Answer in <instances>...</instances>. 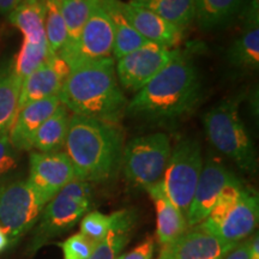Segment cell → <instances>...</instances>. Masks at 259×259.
<instances>
[{
    "label": "cell",
    "instance_id": "21",
    "mask_svg": "<svg viewBox=\"0 0 259 259\" xmlns=\"http://www.w3.org/2000/svg\"><path fill=\"white\" fill-rule=\"evenodd\" d=\"M102 4L112 19L113 31H114L113 59H120L126 54L148 44V41L132 27L127 18L122 14L120 0H102Z\"/></svg>",
    "mask_w": 259,
    "mask_h": 259
},
{
    "label": "cell",
    "instance_id": "28",
    "mask_svg": "<svg viewBox=\"0 0 259 259\" xmlns=\"http://www.w3.org/2000/svg\"><path fill=\"white\" fill-rule=\"evenodd\" d=\"M45 28L50 56H58L67 41V31L61 15L60 0H44Z\"/></svg>",
    "mask_w": 259,
    "mask_h": 259
},
{
    "label": "cell",
    "instance_id": "36",
    "mask_svg": "<svg viewBox=\"0 0 259 259\" xmlns=\"http://www.w3.org/2000/svg\"><path fill=\"white\" fill-rule=\"evenodd\" d=\"M251 259H259V240L258 235L251 239V250H250Z\"/></svg>",
    "mask_w": 259,
    "mask_h": 259
},
{
    "label": "cell",
    "instance_id": "20",
    "mask_svg": "<svg viewBox=\"0 0 259 259\" xmlns=\"http://www.w3.org/2000/svg\"><path fill=\"white\" fill-rule=\"evenodd\" d=\"M135 221L136 215L132 210H119L111 215L92 211L87 213L80 222V233L99 244L111 232L128 233Z\"/></svg>",
    "mask_w": 259,
    "mask_h": 259
},
{
    "label": "cell",
    "instance_id": "10",
    "mask_svg": "<svg viewBox=\"0 0 259 259\" xmlns=\"http://www.w3.org/2000/svg\"><path fill=\"white\" fill-rule=\"evenodd\" d=\"M180 53L179 50L148 42L116 60L115 73L119 84L130 92H139Z\"/></svg>",
    "mask_w": 259,
    "mask_h": 259
},
{
    "label": "cell",
    "instance_id": "22",
    "mask_svg": "<svg viewBox=\"0 0 259 259\" xmlns=\"http://www.w3.org/2000/svg\"><path fill=\"white\" fill-rule=\"evenodd\" d=\"M71 113L64 105H59L56 112L40 126L32 139V149L38 153H54L64 148L69 132Z\"/></svg>",
    "mask_w": 259,
    "mask_h": 259
},
{
    "label": "cell",
    "instance_id": "4",
    "mask_svg": "<svg viewBox=\"0 0 259 259\" xmlns=\"http://www.w3.org/2000/svg\"><path fill=\"white\" fill-rule=\"evenodd\" d=\"M205 135L212 147L235 162L247 173L257 170V155L253 142L239 113V101L228 99L212 107L203 116Z\"/></svg>",
    "mask_w": 259,
    "mask_h": 259
},
{
    "label": "cell",
    "instance_id": "1",
    "mask_svg": "<svg viewBox=\"0 0 259 259\" xmlns=\"http://www.w3.org/2000/svg\"><path fill=\"white\" fill-rule=\"evenodd\" d=\"M59 99L71 114L115 124L127 106L113 57L73 67L65 79Z\"/></svg>",
    "mask_w": 259,
    "mask_h": 259
},
{
    "label": "cell",
    "instance_id": "7",
    "mask_svg": "<svg viewBox=\"0 0 259 259\" xmlns=\"http://www.w3.org/2000/svg\"><path fill=\"white\" fill-rule=\"evenodd\" d=\"M171 153L169 136L156 132L136 137L124 147L121 164L130 183L148 187L162 180Z\"/></svg>",
    "mask_w": 259,
    "mask_h": 259
},
{
    "label": "cell",
    "instance_id": "37",
    "mask_svg": "<svg viewBox=\"0 0 259 259\" xmlns=\"http://www.w3.org/2000/svg\"><path fill=\"white\" fill-rule=\"evenodd\" d=\"M9 246H10V242H9L8 236H6L5 232L0 228V252L4 251L5 248L9 247Z\"/></svg>",
    "mask_w": 259,
    "mask_h": 259
},
{
    "label": "cell",
    "instance_id": "3",
    "mask_svg": "<svg viewBox=\"0 0 259 259\" xmlns=\"http://www.w3.org/2000/svg\"><path fill=\"white\" fill-rule=\"evenodd\" d=\"M200 94L202 87L196 66L180 53L136 93L125 112L157 120L179 118L197 106Z\"/></svg>",
    "mask_w": 259,
    "mask_h": 259
},
{
    "label": "cell",
    "instance_id": "15",
    "mask_svg": "<svg viewBox=\"0 0 259 259\" xmlns=\"http://www.w3.org/2000/svg\"><path fill=\"white\" fill-rule=\"evenodd\" d=\"M70 71L69 65L60 56L48 57V59L36 71L22 80L18 111L29 103L59 96Z\"/></svg>",
    "mask_w": 259,
    "mask_h": 259
},
{
    "label": "cell",
    "instance_id": "11",
    "mask_svg": "<svg viewBox=\"0 0 259 259\" xmlns=\"http://www.w3.org/2000/svg\"><path fill=\"white\" fill-rule=\"evenodd\" d=\"M113 46L114 31L112 19L103 6L102 0H97L84 25L78 44L70 54L63 57V59L69 65L70 70H72L79 65L112 58Z\"/></svg>",
    "mask_w": 259,
    "mask_h": 259
},
{
    "label": "cell",
    "instance_id": "25",
    "mask_svg": "<svg viewBox=\"0 0 259 259\" xmlns=\"http://www.w3.org/2000/svg\"><path fill=\"white\" fill-rule=\"evenodd\" d=\"M245 0H193L194 21L203 30H212L228 23Z\"/></svg>",
    "mask_w": 259,
    "mask_h": 259
},
{
    "label": "cell",
    "instance_id": "14",
    "mask_svg": "<svg viewBox=\"0 0 259 259\" xmlns=\"http://www.w3.org/2000/svg\"><path fill=\"white\" fill-rule=\"evenodd\" d=\"M236 244L219 239L197 227L162 246L158 259H222Z\"/></svg>",
    "mask_w": 259,
    "mask_h": 259
},
{
    "label": "cell",
    "instance_id": "32",
    "mask_svg": "<svg viewBox=\"0 0 259 259\" xmlns=\"http://www.w3.org/2000/svg\"><path fill=\"white\" fill-rule=\"evenodd\" d=\"M18 150L9 139V134L0 136V183L11 176L18 168Z\"/></svg>",
    "mask_w": 259,
    "mask_h": 259
},
{
    "label": "cell",
    "instance_id": "23",
    "mask_svg": "<svg viewBox=\"0 0 259 259\" xmlns=\"http://www.w3.org/2000/svg\"><path fill=\"white\" fill-rule=\"evenodd\" d=\"M9 21L23 34V40L34 44L47 41L44 0H23L9 15Z\"/></svg>",
    "mask_w": 259,
    "mask_h": 259
},
{
    "label": "cell",
    "instance_id": "35",
    "mask_svg": "<svg viewBox=\"0 0 259 259\" xmlns=\"http://www.w3.org/2000/svg\"><path fill=\"white\" fill-rule=\"evenodd\" d=\"M22 2L23 0H0V14L9 16L22 4Z\"/></svg>",
    "mask_w": 259,
    "mask_h": 259
},
{
    "label": "cell",
    "instance_id": "13",
    "mask_svg": "<svg viewBox=\"0 0 259 259\" xmlns=\"http://www.w3.org/2000/svg\"><path fill=\"white\" fill-rule=\"evenodd\" d=\"M236 180L238 178L220 162L208 161L203 164L186 215L187 225L193 227L202 223L211 212L226 187Z\"/></svg>",
    "mask_w": 259,
    "mask_h": 259
},
{
    "label": "cell",
    "instance_id": "26",
    "mask_svg": "<svg viewBox=\"0 0 259 259\" xmlns=\"http://www.w3.org/2000/svg\"><path fill=\"white\" fill-rule=\"evenodd\" d=\"M143 8L160 16L168 23L184 31L194 21L193 0H135Z\"/></svg>",
    "mask_w": 259,
    "mask_h": 259
},
{
    "label": "cell",
    "instance_id": "17",
    "mask_svg": "<svg viewBox=\"0 0 259 259\" xmlns=\"http://www.w3.org/2000/svg\"><path fill=\"white\" fill-rule=\"evenodd\" d=\"M60 103L59 96H53L29 103L19 109L9 131V139L14 148L18 151L32 150V139L37 130L56 112Z\"/></svg>",
    "mask_w": 259,
    "mask_h": 259
},
{
    "label": "cell",
    "instance_id": "2",
    "mask_svg": "<svg viewBox=\"0 0 259 259\" xmlns=\"http://www.w3.org/2000/svg\"><path fill=\"white\" fill-rule=\"evenodd\" d=\"M64 148L77 179L101 183L111 179L120 167L124 138L115 122L71 114Z\"/></svg>",
    "mask_w": 259,
    "mask_h": 259
},
{
    "label": "cell",
    "instance_id": "27",
    "mask_svg": "<svg viewBox=\"0 0 259 259\" xmlns=\"http://www.w3.org/2000/svg\"><path fill=\"white\" fill-rule=\"evenodd\" d=\"M22 79L10 72L0 74V136L9 134L18 112Z\"/></svg>",
    "mask_w": 259,
    "mask_h": 259
},
{
    "label": "cell",
    "instance_id": "5",
    "mask_svg": "<svg viewBox=\"0 0 259 259\" xmlns=\"http://www.w3.org/2000/svg\"><path fill=\"white\" fill-rule=\"evenodd\" d=\"M259 216L258 194L236 180L223 191L208 218L198 227L226 241L239 242L252 234Z\"/></svg>",
    "mask_w": 259,
    "mask_h": 259
},
{
    "label": "cell",
    "instance_id": "19",
    "mask_svg": "<svg viewBox=\"0 0 259 259\" xmlns=\"http://www.w3.org/2000/svg\"><path fill=\"white\" fill-rule=\"evenodd\" d=\"M148 193L155 204L156 211V235L162 246L174 241L187 231L185 215L168 199L163 191L162 180L148 187Z\"/></svg>",
    "mask_w": 259,
    "mask_h": 259
},
{
    "label": "cell",
    "instance_id": "18",
    "mask_svg": "<svg viewBox=\"0 0 259 259\" xmlns=\"http://www.w3.org/2000/svg\"><path fill=\"white\" fill-rule=\"evenodd\" d=\"M258 10V0L246 3L242 29L228 51V60L239 69L254 71L259 66Z\"/></svg>",
    "mask_w": 259,
    "mask_h": 259
},
{
    "label": "cell",
    "instance_id": "6",
    "mask_svg": "<svg viewBox=\"0 0 259 259\" xmlns=\"http://www.w3.org/2000/svg\"><path fill=\"white\" fill-rule=\"evenodd\" d=\"M90 198V183L74 179L67 184L42 210L28 246L29 254H35L52 239L70 231L89 210Z\"/></svg>",
    "mask_w": 259,
    "mask_h": 259
},
{
    "label": "cell",
    "instance_id": "16",
    "mask_svg": "<svg viewBox=\"0 0 259 259\" xmlns=\"http://www.w3.org/2000/svg\"><path fill=\"white\" fill-rule=\"evenodd\" d=\"M120 9L127 21L148 42L173 48L184 36V31L168 23L150 10L137 4L135 0L120 2Z\"/></svg>",
    "mask_w": 259,
    "mask_h": 259
},
{
    "label": "cell",
    "instance_id": "34",
    "mask_svg": "<svg viewBox=\"0 0 259 259\" xmlns=\"http://www.w3.org/2000/svg\"><path fill=\"white\" fill-rule=\"evenodd\" d=\"M251 239L250 240L242 241L240 244H236L234 248L227 253L222 259H251Z\"/></svg>",
    "mask_w": 259,
    "mask_h": 259
},
{
    "label": "cell",
    "instance_id": "30",
    "mask_svg": "<svg viewBox=\"0 0 259 259\" xmlns=\"http://www.w3.org/2000/svg\"><path fill=\"white\" fill-rule=\"evenodd\" d=\"M128 233L111 232L95 246L88 259H115L128 242Z\"/></svg>",
    "mask_w": 259,
    "mask_h": 259
},
{
    "label": "cell",
    "instance_id": "24",
    "mask_svg": "<svg viewBox=\"0 0 259 259\" xmlns=\"http://www.w3.org/2000/svg\"><path fill=\"white\" fill-rule=\"evenodd\" d=\"M97 0H60V10L67 31V41L58 56L66 57L78 44L84 25Z\"/></svg>",
    "mask_w": 259,
    "mask_h": 259
},
{
    "label": "cell",
    "instance_id": "9",
    "mask_svg": "<svg viewBox=\"0 0 259 259\" xmlns=\"http://www.w3.org/2000/svg\"><path fill=\"white\" fill-rule=\"evenodd\" d=\"M46 204L28 180L0 185V228L10 245H15L34 228Z\"/></svg>",
    "mask_w": 259,
    "mask_h": 259
},
{
    "label": "cell",
    "instance_id": "12",
    "mask_svg": "<svg viewBox=\"0 0 259 259\" xmlns=\"http://www.w3.org/2000/svg\"><path fill=\"white\" fill-rule=\"evenodd\" d=\"M77 179L72 162L65 151L38 153L29 157L28 183L46 203L53 199L67 184Z\"/></svg>",
    "mask_w": 259,
    "mask_h": 259
},
{
    "label": "cell",
    "instance_id": "33",
    "mask_svg": "<svg viewBox=\"0 0 259 259\" xmlns=\"http://www.w3.org/2000/svg\"><path fill=\"white\" fill-rule=\"evenodd\" d=\"M154 250L155 242L151 238H148L141 245H138L135 250L121 255L118 259H151L154 255Z\"/></svg>",
    "mask_w": 259,
    "mask_h": 259
},
{
    "label": "cell",
    "instance_id": "29",
    "mask_svg": "<svg viewBox=\"0 0 259 259\" xmlns=\"http://www.w3.org/2000/svg\"><path fill=\"white\" fill-rule=\"evenodd\" d=\"M48 57H50V50H48L47 41L34 44L23 40L15 58L12 72L23 80L25 77L36 71L48 59Z\"/></svg>",
    "mask_w": 259,
    "mask_h": 259
},
{
    "label": "cell",
    "instance_id": "8",
    "mask_svg": "<svg viewBox=\"0 0 259 259\" xmlns=\"http://www.w3.org/2000/svg\"><path fill=\"white\" fill-rule=\"evenodd\" d=\"M203 169L202 149L197 139L181 138L171 149L162 185L168 199L187 215L194 190Z\"/></svg>",
    "mask_w": 259,
    "mask_h": 259
},
{
    "label": "cell",
    "instance_id": "31",
    "mask_svg": "<svg viewBox=\"0 0 259 259\" xmlns=\"http://www.w3.org/2000/svg\"><path fill=\"white\" fill-rule=\"evenodd\" d=\"M58 245L63 250L64 259H88L97 244L79 232Z\"/></svg>",
    "mask_w": 259,
    "mask_h": 259
}]
</instances>
